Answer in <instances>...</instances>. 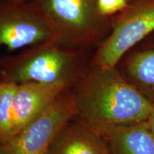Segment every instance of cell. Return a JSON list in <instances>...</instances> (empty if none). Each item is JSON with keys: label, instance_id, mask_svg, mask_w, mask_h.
Masks as SVG:
<instances>
[{"label": "cell", "instance_id": "6da1fadb", "mask_svg": "<svg viewBox=\"0 0 154 154\" xmlns=\"http://www.w3.org/2000/svg\"><path fill=\"white\" fill-rule=\"evenodd\" d=\"M71 89L74 119L94 129L146 121L153 107L117 66L89 64Z\"/></svg>", "mask_w": 154, "mask_h": 154}, {"label": "cell", "instance_id": "7a4b0ae2", "mask_svg": "<svg viewBox=\"0 0 154 154\" xmlns=\"http://www.w3.org/2000/svg\"><path fill=\"white\" fill-rule=\"evenodd\" d=\"M91 51L54 38L0 57V76L3 82L17 84L61 83L72 87L89 66Z\"/></svg>", "mask_w": 154, "mask_h": 154}, {"label": "cell", "instance_id": "3957f363", "mask_svg": "<svg viewBox=\"0 0 154 154\" xmlns=\"http://www.w3.org/2000/svg\"><path fill=\"white\" fill-rule=\"evenodd\" d=\"M52 29L57 39L75 47L96 49L110 33L112 17L99 13L97 0L32 2Z\"/></svg>", "mask_w": 154, "mask_h": 154}, {"label": "cell", "instance_id": "277c9868", "mask_svg": "<svg viewBox=\"0 0 154 154\" xmlns=\"http://www.w3.org/2000/svg\"><path fill=\"white\" fill-rule=\"evenodd\" d=\"M154 33V0H130L112 17L110 33L92 56L90 65L114 68L133 47Z\"/></svg>", "mask_w": 154, "mask_h": 154}, {"label": "cell", "instance_id": "5b68a950", "mask_svg": "<svg viewBox=\"0 0 154 154\" xmlns=\"http://www.w3.org/2000/svg\"><path fill=\"white\" fill-rule=\"evenodd\" d=\"M75 113L74 96L69 88L37 118L0 145V154H47L58 134Z\"/></svg>", "mask_w": 154, "mask_h": 154}, {"label": "cell", "instance_id": "8992f818", "mask_svg": "<svg viewBox=\"0 0 154 154\" xmlns=\"http://www.w3.org/2000/svg\"><path fill=\"white\" fill-rule=\"evenodd\" d=\"M54 38L52 29L33 3L0 0V47L13 51Z\"/></svg>", "mask_w": 154, "mask_h": 154}, {"label": "cell", "instance_id": "52a82bcc", "mask_svg": "<svg viewBox=\"0 0 154 154\" xmlns=\"http://www.w3.org/2000/svg\"><path fill=\"white\" fill-rule=\"evenodd\" d=\"M71 88L66 84L25 82L17 84L13 102L11 137L46 111L60 94Z\"/></svg>", "mask_w": 154, "mask_h": 154}, {"label": "cell", "instance_id": "ba28073f", "mask_svg": "<svg viewBox=\"0 0 154 154\" xmlns=\"http://www.w3.org/2000/svg\"><path fill=\"white\" fill-rule=\"evenodd\" d=\"M47 154H109V151L97 131L73 119L58 134Z\"/></svg>", "mask_w": 154, "mask_h": 154}, {"label": "cell", "instance_id": "9c48e42d", "mask_svg": "<svg viewBox=\"0 0 154 154\" xmlns=\"http://www.w3.org/2000/svg\"><path fill=\"white\" fill-rule=\"evenodd\" d=\"M96 130L106 142L109 154H154V136L147 121Z\"/></svg>", "mask_w": 154, "mask_h": 154}, {"label": "cell", "instance_id": "30bf717a", "mask_svg": "<svg viewBox=\"0 0 154 154\" xmlns=\"http://www.w3.org/2000/svg\"><path fill=\"white\" fill-rule=\"evenodd\" d=\"M121 66L120 72L125 78L154 103V47L130 54Z\"/></svg>", "mask_w": 154, "mask_h": 154}, {"label": "cell", "instance_id": "8fae6325", "mask_svg": "<svg viewBox=\"0 0 154 154\" xmlns=\"http://www.w3.org/2000/svg\"><path fill=\"white\" fill-rule=\"evenodd\" d=\"M17 84L0 82V145L10 139L12 135L13 102Z\"/></svg>", "mask_w": 154, "mask_h": 154}, {"label": "cell", "instance_id": "7c38bea8", "mask_svg": "<svg viewBox=\"0 0 154 154\" xmlns=\"http://www.w3.org/2000/svg\"><path fill=\"white\" fill-rule=\"evenodd\" d=\"M130 0H97L99 13L106 17H113L126 8Z\"/></svg>", "mask_w": 154, "mask_h": 154}, {"label": "cell", "instance_id": "4fadbf2b", "mask_svg": "<svg viewBox=\"0 0 154 154\" xmlns=\"http://www.w3.org/2000/svg\"><path fill=\"white\" fill-rule=\"evenodd\" d=\"M148 125H149L150 129H151L152 134L154 136V103H153V107L152 109L151 114H150L149 119L147 120Z\"/></svg>", "mask_w": 154, "mask_h": 154}, {"label": "cell", "instance_id": "5bb4252c", "mask_svg": "<svg viewBox=\"0 0 154 154\" xmlns=\"http://www.w3.org/2000/svg\"><path fill=\"white\" fill-rule=\"evenodd\" d=\"M12 1L20 2H34V0H12Z\"/></svg>", "mask_w": 154, "mask_h": 154}, {"label": "cell", "instance_id": "9a60e30c", "mask_svg": "<svg viewBox=\"0 0 154 154\" xmlns=\"http://www.w3.org/2000/svg\"><path fill=\"white\" fill-rule=\"evenodd\" d=\"M154 34V33H153ZM151 43H150V44H149V47H154V37L153 36V38H151Z\"/></svg>", "mask_w": 154, "mask_h": 154}]
</instances>
